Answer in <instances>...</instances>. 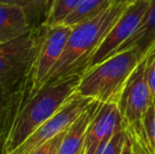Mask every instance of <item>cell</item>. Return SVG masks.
<instances>
[{"instance_id":"4","label":"cell","mask_w":155,"mask_h":154,"mask_svg":"<svg viewBox=\"0 0 155 154\" xmlns=\"http://www.w3.org/2000/svg\"><path fill=\"white\" fill-rule=\"evenodd\" d=\"M71 32L72 28L64 25L54 27L47 25V30L36 52L29 74L19 92L13 99L6 131L17 113L45 87L48 76L61 56Z\"/></svg>"},{"instance_id":"18","label":"cell","mask_w":155,"mask_h":154,"mask_svg":"<svg viewBox=\"0 0 155 154\" xmlns=\"http://www.w3.org/2000/svg\"><path fill=\"white\" fill-rule=\"evenodd\" d=\"M145 131L151 154H155V103L149 108L145 117Z\"/></svg>"},{"instance_id":"11","label":"cell","mask_w":155,"mask_h":154,"mask_svg":"<svg viewBox=\"0 0 155 154\" xmlns=\"http://www.w3.org/2000/svg\"><path fill=\"white\" fill-rule=\"evenodd\" d=\"M130 49H136L140 60L145 59L155 49V0H150V6L140 25L114 55Z\"/></svg>"},{"instance_id":"1","label":"cell","mask_w":155,"mask_h":154,"mask_svg":"<svg viewBox=\"0 0 155 154\" xmlns=\"http://www.w3.org/2000/svg\"><path fill=\"white\" fill-rule=\"evenodd\" d=\"M129 4H112L93 19L72 28L59 60L48 76L45 87L59 84L88 71L93 56Z\"/></svg>"},{"instance_id":"20","label":"cell","mask_w":155,"mask_h":154,"mask_svg":"<svg viewBox=\"0 0 155 154\" xmlns=\"http://www.w3.org/2000/svg\"><path fill=\"white\" fill-rule=\"evenodd\" d=\"M146 62V78L151 93L152 100L155 103V52H151L147 56Z\"/></svg>"},{"instance_id":"9","label":"cell","mask_w":155,"mask_h":154,"mask_svg":"<svg viewBox=\"0 0 155 154\" xmlns=\"http://www.w3.org/2000/svg\"><path fill=\"white\" fill-rule=\"evenodd\" d=\"M121 130L124 126L117 105L101 103L89 126L84 154H96L100 147L108 144Z\"/></svg>"},{"instance_id":"21","label":"cell","mask_w":155,"mask_h":154,"mask_svg":"<svg viewBox=\"0 0 155 154\" xmlns=\"http://www.w3.org/2000/svg\"><path fill=\"white\" fill-rule=\"evenodd\" d=\"M120 154H136V152H135V150H134V148H133L132 143H131V140L128 138V136H127L126 143H124V148H123V150H121Z\"/></svg>"},{"instance_id":"15","label":"cell","mask_w":155,"mask_h":154,"mask_svg":"<svg viewBox=\"0 0 155 154\" xmlns=\"http://www.w3.org/2000/svg\"><path fill=\"white\" fill-rule=\"evenodd\" d=\"M81 0H54L50 17L47 21L48 27L59 25L76 10Z\"/></svg>"},{"instance_id":"12","label":"cell","mask_w":155,"mask_h":154,"mask_svg":"<svg viewBox=\"0 0 155 154\" xmlns=\"http://www.w3.org/2000/svg\"><path fill=\"white\" fill-rule=\"evenodd\" d=\"M31 31L27 17L18 5L0 3V43L12 41Z\"/></svg>"},{"instance_id":"5","label":"cell","mask_w":155,"mask_h":154,"mask_svg":"<svg viewBox=\"0 0 155 154\" xmlns=\"http://www.w3.org/2000/svg\"><path fill=\"white\" fill-rule=\"evenodd\" d=\"M146 62L147 58L139 62L117 103L124 130L136 154H151L145 131V117L153 100L146 78Z\"/></svg>"},{"instance_id":"2","label":"cell","mask_w":155,"mask_h":154,"mask_svg":"<svg viewBox=\"0 0 155 154\" xmlns=\"http://www.w3.org/2000/svg\"><path fill=\"white\" fill-rule=\"evenodd\" d=\"M81 76L43 87L14 117L0 145V154H11L76 95Z\"/></svg>"},{"instance_id":"8","label":"cell","mask_w":155,"mask_h":154,"mask_svg":"<svg viewBox=\"0 0 155 154\" xmlns=\"http://www.w3.org/2000/svg\"><path fill=\"white\" fill-rule=\"evenodd\" d=\"M150 6V0H137L129 4L124 13L112 28L93 56L89 69L94 68L111 58L115 52L133 35L143 21ZM88 69V70H89Z\"/></svg>"},{"instance_id":"17","label":"cell","mask_w":155,"mask_h":154,"mask_svg":"<svg viewBox=\"0 0 155 154\" xmlns=\"http://www.w3.org/2000/svg\"><path fill=\"white\" fill-rule=\"evenodd\" d=\"M126 139V132H124V130H121L113 136V138L108 144L104 145L101 148L98 149L96 154H120Z\"/></svg>"},{"instance_id":"3","label":"cell","mask_w":155,"mask_h":154,"mask_svg":"<svg viewBox=\"0 0 155 154\" xmlns=\"http://www.w3.org/2000/svg\"><path fill=\"white\" fill-rule=\"evenodd\" d=\"M140 61L136 49L115 54L82 75L76 94L102 103L117 105L131 75Z\"/></svg>"},{"instance_id":"14","label":"cell","mask_w":155,"mask_h":154,"mask_svg":"<svg viewBox=\"0 0 155 154\" xmlns=\"http://www.w3.org/2000/svg\"><path fill=\"white\" fill-rule=\"evenodd\" d=\"M112 4H120L119 0H81L76 10L68 17L62 25L74 28L93 19Z\"/></svg>"},{"instance_id":"10","label":"cell","mask_w":155,"mask_h":154,"mask_svg":"<svg viewBox=\"0 0 155 154\" xmlns=\"http://www.w3.org/2000/svg\"><path fill=\"white\" fill-rule=\"evenodd\" d=\"M102 103L94 100L65 131L58 154H84L87 133L89 126L93 120Z\"/></svg>"},{"instance_id":"7","label":"cell","mask_w":155,"mask_h":154,"mask_svg":"<svg viewBox=\"0 0 155 154\" xmlns=\"http://www.w3.org/2000/svg\"><path fill=\"white\" fill-rule=\"evenodd\" d=\"M94 100L95 99L76 94L55 115L42 123L20 147L11 154H30L33 150L49 142L61 132L67 131L70 126L86 111Z\"/></svg>"},{"instance_id":"19","label":"cell","mask_w":155,"mask_h":154,"mask_svg":"<svg viewBox=\"0 0 155 154\" xmlns=\"http://www.w3.org/2000/svg\"><path fill=\"white\" fill-rule=\"evenodd\" d=\"M64 133H65V131L61 132V133L58 134L57 136H55L54 138L50 139L49 142L45 143V144L41 145L40 147H38V148H36L35 150H33L30 154H58V151H59L60 145H61Z\"/></svg>"},{"instance_id":"23","label":"cell","mask_w":155,"mask_h":154,"mask_svg":"<svg viewBox=\"0 0 155 154\" xmlns=\"http://www.w3.org/2000/svg\"><path fill=\"white\" fill-rule=\"evenodd\" d=\"M152 52H155V49H154V50H153V51H152Z\"/></svg>"},{"instance_id":"6","label":"cell","mask_w":155,"mask_h":154,"mask_svg":"<svg viewBox=\"0 0 155 154\" xmlns=\"http://www.w3.org/2000/svg\"><path fill=\"white\" fill-rule=\"evenodd\" d=\"M45 30L47 25L0 43V89L12 93L13 99L29 74Z\"/></svg>"},{"instance_id":"22","label":"cell","mask_w":155,"mask_h":154,"mask_svg":"<svg viewBox=\"0 0 155 154\" xmlns=\"http://www.w3.org/2000/svg\"><path fill=\"white\" fill-rule=\"evenodd\" d=\"M135 1H137V0H119V3L120 4H131Z\"/></svg>"},{"instance_id":"16","label":"cell","mask_w":155,"mask_h":154,"mask_svg":"<svg viewBox=\"0 0 155 154\" xmlns=\"http://www.w3.org/2000/svg\"><path fill=\"white\" fill-rule=\"evenodd\" d=\"M13 94L8 91L0 89V145L5 134L8 116L12 107Z\"/></svg>"},{"instance_id":"13","label":"cell","mask_w":155,"mask_h":154,"mask_svg":"<svg viewBox=\"0 0 155 154\" xmlns=\"http://www.w3.org/2000/svg\"><path fill=\"white\" fill-rule=\"evenodd\" d=\"M54 0H0V3L18 5L23 11L32 31L47 25Z\"/></svg>"}]
</instances>
